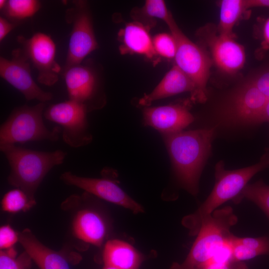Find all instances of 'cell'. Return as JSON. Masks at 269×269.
<instances>
[{
  "mask_svg": "<svg viewBox=\"0 0 269 269\" xmlns=\"http://www.w3.org/2000/svg\"><path fill=\"white\" fill-rule=\"evenodd\" d=\"M269 100L249 81L233 95L228 115L235 122L253 124Z\"/></svg>",
  "mask_w": 269,
  "mask_h": 269,
  "instance_id": "cell-14",
  "label": "cell"
},
{
  "mask_svg": "<svg viewBox=\"0 0 269 269\" xmlns=\"http://www.w3.org/2000/svg\"><path fill=\"white\" fill-rule=\"evenodd\" d=\"M60 179L68 185L77 187L89 194L130 210L134 213L143 211L140 204L112 180L79 176L70 171L63 173Z\"/></svg>",
  "mask_w": 269,
  "mask_h": 269,
  "instance_id": "cell-12",
  "label": "cell"
},
{
  "mask_svg": "<svg viewBox=\"0 0 269 269\" xmlns=\"http://www.w3.org/2000/svg\"><path fill=\"white\" fill-rule=\"evenodd\" d=\"M269 167V154L265 152L257 163L242 168L228 170L223 160L215 166V184L205 201L193 213L183 219V224L191 236L196 235L204 220L216 208L232 199L234 200L257 173Z\"/></svg>",
  "mask_w": 269,
  "mask_h": 269,
  "instance_id": "cell-2",
  "label": "cell"
},
{
  "mask_svg": "<svg viewBox=\"0 0 269 269\" xmlns=\"http://www.w3.org/2000/svg\"><path fill=\"white\" fill-rule=\"evenodd\" d=\"M246 9L252 7H269V0H245Z\"/></svg>",
  "mask_w": 269,
  "mask_h": 269,
  "instance_id": "cell-33",
  "label": "cell"
},
{
  "mask_svg": "<svg viewBox=\"0 0 269 269\" xmlns=\"http://www.w3.org/2000/svg\"><path fill=\"white\" fill-rule=\"evenodd\" d=\"M19 242L40 269H70L62 254L44 245L29 229L19 233Z\"/></svg>",
  "mask_w": 269,
  "mask_h": 269,
  "instance_id": "cell-16",
  "label": "cell"
},
{
  "mask_svg": "<svg viewBox=\"0 0 269 269\" xmlns=\"http://www.w3.org/2000/svg\"><path fill=\"white\" fill-rule=\"evenodd\" d=\"M265 152H266V153H268V154H269V147H268L266 149V151H265Z\"/></svg>",
  "mask_w": 269,
  "mask_h": 269,
  "instance_id": "cell-38",
  "label": "cell"
},
{
  "mask_svg": "<svg viewBox=\"0 0 269 269\" xmlns=\"http://www.w3.org/2000/svg\"><path fill=\"white\" fill-rule=\"evenodd\" d=\"M234 37L219 34L209 37L208 43L214 60L223 71L234 73L241 69L246 59L245 50Z\"/></svg>",
  "mask_w": 269,
  "mask_h": 269,
  "instance_id": "cell-15",
  "label": "cell"
},
{
  "mask_svg": "<svg viewBox=\"0 0 269 269\" xmlns=\"http://www.w3.org/2000/svg\"><path fill=\"white\" fill-rule=\"evenodd\" d=\"M133 16L148 29L154 25L155 19L162 20L166 24L174 18L162 0H147L141 8L133 10Z\"/></svg>",
  "mask_w": 269,
  "mask_h": 269,
  "instance_id": "cell-21",
  "label": "cell"
},
{
  "mask_svg": "<svg viewBox=\"0 0 269 269\" xmlns=\"http://www.w3.org/2000/svg\"><path fill=\"white\" fill-rule=\"evenodd\" d=\"M40 7L41 2L37 0H8L0 10L2 16L18 24L22 20L32 17Z\"/></svg>",
  "mask_w": 269,
  "mask_h": 269,
  "instance_id": "cell-23",
  "label": "cell"
},
{
  "mask_svg": "<svg viewBox=\"0 0 269 269\" xmlns=\"http://www.w3.org/2000/svg\"><path fill=\"white\" fill-rule=\"evenodd\" d=\"M250 81L269 99V69L256 75Z\"/></svg>",
  "mask_w": 269,
  "mask_h": 269,
  "instance_id": "cell-30",
  "label": "cell"
},
{
  "mask_svg": "<svg viewBox=\"0 0 269 269\" xmlns=\"http://www.w3.org/2000/svg\"><path fill=\"white\" fill-rule=\"evenodd\" d=\"M75 236L86 243L100 246L107 234V226L101 215L89 209L81 210L73 223Z\"/></svg>",
  "mask_w": 269,
  "mask_h": 269,
  "instance_id": "cell-18",
  "label": "cell"
},
{
  "mask_svg": "<svg viewBox=\"0 0 269 269\" xmlns=\"http://www.w3.org/2000/svg\"><path fill=\"white\" fill-rule=\"evenodd\" d=\"M237 222L230 206L215 210L203 222L185 261L174 263L171 269H202L233 236L230 229Z\"/></svg>",
  "mask_w": 269,
  "mask_h": 269,
  "instance_id": "cell-4",
  "label": "cell"
},
{
  "mask_svg": "<svg viewBox=\"0 0 269 269\" xmlns=\"http://www.w3.org/2000/svg\"><path fill=\"white\" fill-rule=\"evenodd\" d=\"M30 64L21 48L12 50L10 59L0 57V75L19 91L27 101L37 100L45 103L53 98L51 93L41 89L33 80Z\"/></svg>",
  "mask_w": 269,
  "mask_h": 269,
  "instance_id": "cell-10",
  "label": "cell"
},
{
  "mask_svg": "<svg viewBox=\"0 0 269 269\" xmlns=\"http://www.w3.org/2000/svg\"><path fill=\"white\" fill-rule=\"evenodd\" d=\"M65 19L72 24L65 64L63 68L81 63L92 52L98 48L93 26L89 6L86 0H73Z\"/></svg>",
  "mask_w": 269,
  "mask_h": 269,
  "instance_id": "cell-7",
  "label": "cell"
},
{
  "mask_svg": "<svg viewBox=\"0 0 269 269\" xmlns=\"http://www.w3.org/2000/svg\"><path fill=\"white\" fill-rule=\"evenodd\" d=\"M18 24L10 21L3 16H0V41Z\"/></svg>",
  "mask_w": 269,
  "mask_h": 269,
  "instance_id": "cell-32",
  "label": "cell"
},
{
  "mask_svg": "<svg viewBox=\"0 0 269 269\" xmlns=\"http://www.w3.org/2000/svg\"><path fill=\"white\" fill-rule=\"evenodd\" d=\"M232 241L256 251L261 255H269V238L266 236L258 238L237 237L233 236Z\"/></svg>",
  "mask_w": 269,
  "mask_h": 269,
  "instance_id": "cell-27",
  "label": "cell"
},
{
  "mask_svg": "<svg viewBox=\"0 0 269 269\" xmlns=\"http://www.w3.org/2000/svg\"><path fill=\"white\" fill-rule=\"evenodd\" d=\"M17 41L31 64L38 72L37 81L47 86L54 85L62 71L55 60L56 45L50 36L37 32L29 38L17 37Z\"/></svg>",
  "mask_w": 269,
  "mask_h": 269,
  "instance_id": "cell-9",
  "label": "cell"
},
{
  "mask_svg": "<svg viewBox=\"0 0 269 269\" xmlns=\"http://www.w3.org/2000/svg\"><path fill=\"white\" fill-rule=\"evenodd\" d=\"M10 167L7 177L9 184L24 191L32 199L48 172L62 164L67 153L61 150L41 151L15 144L0 145Z\"/></svg>",
  "mask_w": 269,
  "mask_h": 269,
  "instance_id": "cell-3",
  "label": "cell"
},
{
  "mask_svg": "<svg viewBox=\"0 0 269 269\" xmlns=\"http://www.w3.org/2000/svg\"><path fill=\"white\" fill-rule=\"evenodd\" d=\"M45 106V103L39 102L14 108L0 126V145L44 140L56 141L61 128L57 126L49 130L45 126L42 115Z\"/></svg>",
  "mask_w": 269,
  "mask_h": 269,
  "instance_id": "cell-5",
  "label": "cell"
},
{
  "mask_svg": "<svg viewBox=\"0 0 269 269\" xmlns=\"http://www.w3.org/2000/svg\"><path fill=\"white\" fill-rule=\"evenodd\" d=\"M265 122L269 123V100L253 124H260Z\"/></svg>",
  "mask_w": 269,
  "mask_h": 269,
  "instance_id": "cell-34",
  "label": "cell"
},
{
  "mask_svg": "<svg viewBox=\"0 0 269 269\" xmlns=\"http://www.w3.org/2000/svg\"><path fill=\"white\" fill-rule=\"evenodd\" d=\"M103 258L105 265L118 269H138L142 261L141 255L133 246L117 239L106 242Z\"/></svg>",
  "mask_w": 269,
  "mask_h": 269,
  "instance_id": "cell-20",
  "label": "cell"
},
{
  "mask_svg": "<svg viewBox=\"0 0 269 269\" xmlns=\"http://www.w3.org/2000/svg\"><path fill=\"white\" fill-rule=\"evenodd\" d=\"M36 204L23 190L14 189L6 192L3 196L1 204L2 210L9 213L26 211Z\"/></svg>",
  "mask_w": 269,
  "mask_h": 269,
  "instance_id": "cell-25",
  "label": "cell"
},
{
  "mask_svg": "<svg viewBox=\"0 0 269 269\" xmlns=\"http://www.w3.org/2000/svg\"><path fill=\"white\" fill-rule=\"evenodd\" d=\"M148 30L136 21L127 23L118 34L122 43L120 47L121 53L137 54L148 59L155 57L156 54Z\"/></svg>",
  "mask_w": 269,
  "mask_h": 269,
  "instance_id": "cell-19",
  "label": "cell"
},
{
  "mask_svg": "<svg viewBox=\"0 0 269 269\" xmlns=\"http://www.w3.org/2000/svg\"><path fill=\"white\" fill-rule=\"evenodd\" d=\"M194 120L188 102L147 107L143 112V124L154 128L162 135L182 131Z\"/></svg>",
  "mask_w": 269,
  "mask_h": 269,
  "instance_id": "cell-13",
  "label": "cell"
},
{
  "mask_svg": "<svg viewBox=\"0 0 269 269\" xmlns=\"http://www.w3.org/2000/svg\"><path fill=\"white\" fill-rule=\"evenodd\" d=\"M215 132L211 128L162 135L176 176L193 195L198 192L199 180L211 154Z\"/></svg>",
  "mask_w": 269,
  "mask_h": 269,
  "instance_id": "cell-1",
  "label": "cell"
},
{
  "mask_svg": "<svg viewBox=\"0 0 269 269\" xmlns=\"http://www.w3.org/2000/svg\"><path fill=\"white\" fill-rule=\"evenodd\" d=\"M17 242H19V233L16 232L10 225H5L0 227V250L12 248Z\"/></svg>",
  "mask_w": 269,
  "mask_h": 269,
  "instance_id": "cell-29",
  "label": "cell"
},
{
  "mask_svg": "<svg viewBox=\"0 0 269 269\" xmlns=\"http://www.w3.org/2000/svg\"><path fill=\"white\" fill-rule=\"evenodd\" d=\"M6 2L5 0H0V9L1 10L5 6Z\"/></svg>",
  "mask_w": 269,
  "mask_h": 269,
  "instance_id": "cell-36",
  "label": "cell"
},
{
  "mask_svg": "<svg viewBox=\"0 0 269 269\" xmlns=\"http://www.w3.org/2000/svg\"><path fill=\"white\" fill-rule=\"evenodd\" d=\"M202 269H248L242 262L232 260L225 263L209 262Z\"/></svg>",
  "mask_w": 269,
  "mask_h": 269,
  "instance_id": "cell-31",
  "label": "cell"
},
{
  "mask_svg": "<svg viewBox=\"0 0 269 269\" xmlns=\"http://www.w3.org/2000/svg\"><path fill=\"white\" fill-rule=\"evenodd\" d=\"M263 37L264 43L269 46V17L265 21L263 27Z\"/></svg>",
  "mask_w": 269,
  "mask_h": 269,
  "instance_id": "cell-35",
  "label": "cell"
},
{
  "mask_svg": "<svg viewBox=\"0 0 269 269\" xmlns=\"http://www.w3.org/2000/svg\"><path fill=\"white\" fill-rule=\"evenodd\" d=\"M103 269H118L115 267H112V266L105 265V267H104Z\"/></svg>",
  "mask_w": 269,
  "mask_h": 269,
  "instance_id": "cell-37",
  "label": "cell"
},
{
  "mask_svg": "<svg viewBox=\"0 0 269 269\" xmlns=\"http://www.w3.org/2000/svg\"><path fill=\"white\" fill-rule=\"evenodd\" d=\"M191 79L175 64L166 73L156 87L139 99L141 106H149L152 102L179 93L194 91Z\"/></svg>",
  "mask_w": 269,
  "mask_h": 269,
  "instance_id": "cell-17",
  "label": "cell"
},
{
  "mask_svg": "<svg viewBox=\"0 0 269 269\" xmlns=\"http://www.w3.org/2000/svg\"><path fill=\"white\" fill-rule=\"evenodd\" d=\"M88 112L84 105L68 100L50 105L45 108L43 116L62 127V137L65 143L78 148L88 144L92 140L88 131Z\"/></svg>",
  "mask_w": 269,
  "mask_h": 269,
  "instance_id": "cell-8",
  "label": "cell"
},
{
  "mask_svg": "<svg viewBox=\"0 0 269 269\" xmlns=\"http://www.w3.org/2000/svg\"><path fill=\"white\" fill-rule=\"evenodd\" d=\"M246 10L245 0H223L220 3L219 34L234 37L232 30Z\"/></svg>",
  "mask_w": 269,
  "mask_h": 269,
  "instance_id": "cell-22",
  "label": "cell"
},
{
  "mask_svg": "<svg viewBox=\"0 0 269 269\" xmlns=\"http://www.w3.org/2000/svg\"><path fill=\"white\" fill-rule=\"evenodd\" d=\"M62 71L69 100L84 105L88 112L104 105L105 99L99 94L98 78L90 65L82 62L62 68Z\"/></svg>",
  "mask_w": 269,
  "mask_h": 269,
  "instance_id": "cell-11",
  "label": "cell"
},
{
  "mask_svg": "<svg viewBox=\"0 0 269 269\" xmlns=\"http://www.w3.org/2000/svg\"><path fill=\"white\" fill-rule=\"evenodd\" d=\"M152 43L156 55L167 59L175 58L177 44L175 39L171 34L159 33L153 38Z\"/></svg>",
  "mask_w": 269,
  "mask_h": 269,
  "instance_id": "cell-26",
  "label": "cell"
},
{
  "mask_svg": "<svg viewBox=\"0 0 269 269\" xmlns=\"http://www.w3.org/2000/svg\"><path fill=\"white\" fill-rule=\"evenodd\" d=\"M175 39L177 51L174 58L177 65L192 81L194 91L193 102L204 103L207 100L206 85L211 62L205 51L191 41L179 28L174 19L167 24Z\"/></svg>",
  "mask_w": 269,
  "mask_h": 269,
  "instance_id": "cell-6",
  "label": "cell"
},
{
  "mask_svg": "<svg viewBox=\"0 0 269 269\" xmlns=\"http://www.w3.org/2000/svg\"><path fill=\"white\" fill-rule=\"evenodd\" d=\"M16 251L14 248L0 250V269H25L26 264L23 261L25 252L22 257L16 258Z\"/></svg>",
  "mask_w": 269,
  "mask_h": 269,
  "instance_id": "cell-28",
  "label": "cell"
},
{
  "mask_svg": "<svg viewBox=\"0 0 269 269\" xmlns=\"http://www.w3.org/2000/svg\"><path fill=\"white\" fill-rule=\"evenodd\" d=\"M243 198L256 204L269 219V185L262 180L248 184L233 201L239 203Z\"/></svg>",
  "mask_w": 269,
  "mask_h": 269,
  "instance_id": "cell-24",
  "label": "cell"
}]
</instances>
